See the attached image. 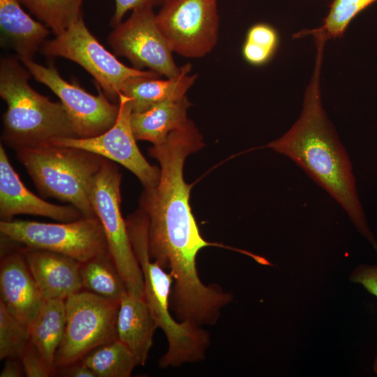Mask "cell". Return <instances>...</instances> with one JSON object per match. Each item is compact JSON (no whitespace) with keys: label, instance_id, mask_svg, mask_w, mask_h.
<instances>
[{"label":"cell","instance_id":"1","mask_svg":"<svg viewBox=\"0 0 377 377\" xmlns=\"http://www.w3.org/2000/svg\"><path fill=\"white\" fill-rule=\"evenodd\" d=\"M203 146L201 135L188 119L163 142L150 147L149 156L160 165V178L155 186L145 188L140 200L148 220L150 257L172 276L170 304L182 314L201 312L218 297L216 286L203 283L196 267L199 251L218 244L202 237L189 205L192 185L183 175L186 157Z\"/></svg>","mask_w":377,"mask_h":377},{"label":"cell","instance_id":"2","mask_svg":"<svg viewBox=\"0 0 377 377\" xmlns=\"http://www.w3.org/2000/svg\"><path fill=\"white\" fill-rule=\"evenodd\" d=\"M314 41V68L301 114L283 135L266 147L291 158L325 189L377 251V242L367 226L357 197L352 165L321 101L320 79L326 40L316 37Z\"/></svg>","mask_w":377,"mask_h":377},{"label":"cell","instance_id":"3","mask_svg":"<svg viewBox=\"0 0 377 377\" xmlns=\"http://www.w3.org/2000/svg\"><path fill=\"white\" fill-rule=\"evenodd\" d=\"M15 57L0 60V96L7 108L2 139L15 150L59 138H77L63 104L52 102L29 84V71Z\"/></svg>","mask_w":377,"mask_h":377},{"label":"cell","instance_id":"4","mask_svg":"<svg viewBox=\"0 0 377 377\" xmlns=\"http://www.w3.org/2000/svg\"><path fill=\"white\" fill-rule=\"evenodd\" d=\"M126 226L142 274L143 298L168 341V350L159 360V366L175 367L201 361L210 343L209 334L201 326L172 318L170 297L173 278L150 257L147 219L142 214H133L127 218Z\"/></svg>","mask_w":377,"mask_h":377},{"label":"cell","instance_id":"5","mask_svg":"<svg viewBox=\"0 0 377 377\" xmlns=\"http://www.w3.org/2000/svg\"><path fill=\"white\" fill-rule=\"evenodd\" d=\"M16 151L41 195L70 203L84 217H96L89 189L105 158L81 149L50 143Z\"/></svg>","mask_w":377,"mask_h":377},{"label":"cell","instance_id":"6","mask_svg":"<svg viewBox=\"0 0 377 377\" xmlns=\"http://www.w3.org/2000/svg\"><path fill=\"white\" fill-rule=\"evenodd\" d=\"M121 175L110 160L104 159L90 186L89 197L105 236L108 253L123 279L127 291L142 297V272L133 252L126 220L121 212Z\"/></svg>","mask_w":377,"mask_h":377},{"label":"cell","instance_id":"7","mask_svg":"<svg viewBox=\"0 0 377 377\" xmlns=\"http://www.w3.org/2000/svg\"><path fill=\"white\" fill-rule=\"evenodd\" d=\"M40 52L47 57H63L81 66L94 78L105 95L117 103L122 88L129 80L138 77H161L153 71L128 67L119 61L91 34L82 15L63 33L47 40Z\"/></svg>","mask_w":377,"mask_h":377},{"label":"cell","instance_id":"8","mask_svg":"<svg viewBox=\"0 0 377 377\" xmlns=\"http://www.w3.org/2000/svg\"><path fill=\"white\" fill-rule=\"evenodd\" d=\"M65 303L66 323L55 356L57 370L80 362L95 348L118 339L119 300L82 290L67 297Z\"/></svg>","mask_w":377,"mask_h":377},{"label":"cell","instance_id":"9","mask_svg":"<svg viewBox=\"0 0 377 377\" xmlns=\"http://www.w3.org/2000/svg\"><path fill=\"white\" fill-rule=\"evenodd\" d=\"M0 232L27 247L58 253L79 262L108 252L103 227L97 217H82L59 223L1 221Z\"/></svg>","mask_w":377,"mask_h":377},{"label":"cell","instance_id":"10","mask_svg":"<svg viewBox=\"0 0 377 377\" xmlns=\"http://www.w3.org/2000/svg\"><path fill=\"white\" fill-rule=\"evenodd\" d=\"M219 0H166L156 14L158 28L172 52L199 59L219 38Z\"/></svg>","mask_w":377,"mask_h":377},{"label":"cell","instance_id":"11","mask_svg":"<svg viewBox=\"0 0 377 377\" xmlns=\"http://www.w3.org/2000/svg\"><path fill=\"white\" fill-rule=\"evenodd\" d=\"M108 43L116 55L126 57L135 68H147L166 78L177 76L182 71L173 59L152 8L132 10L126 21L114 27Z\"/></svg>","mask_w":377,"mask_h":377},{"label":"cell","instance_id":"12","mask_svg":"<svg viewBox=\"0 0 377 377\" xmlns=\"http://www.w3.org/2000/svg\"><path fill=\"white\" fill-rule=\"evenodd\" d=\"M39 82L50 88L60 99L68 114L77 138L98 135L110 129L119 113V103L111 101L98 85L94 96L76 83L61 77L54 64L42 66L33 59H19Z\"/></svg>","mask_w":377,"mask_h":377},{"label":"cell","instance_id":"13","mask_svg":"<svg viewBox=\"0 0 377 377\" xmlns=\"http://www.w3.org/2000/svg\"><path fill=\"white\" fill-rule=\"evenodd\" d=\"M119 113L114 124L98 135L59 138L47 143L81 149L117 162L133 172L145 188L155 186L160 178V168L149 164L140 151L131 125L132 110L128 98L119 95Z\"/></svg>","mask_w":377,"mask_h":377},{"label":"cell","instance_id":"14","mask_svg":"<svg viewBox=\"0 0 377 377\" xmlns=\"http://www.w3.org/2000/svg\"><path fill=\"white\" fill-rule=\"evenodd\" d=\"M17 214H31L68 222L83 217L74 206L52 204L31 192L21 181L0 145V216L11 221Z\"/></svg>","mask_w":377,"mask_h":377},{"label":"cell","instance_id":"15","mask_svg":"<svg viewBox=\"0 0 377 377\" xmlns=\"http://www.w3.org/2000/svg\"><path fill=\"white\" fill-rule=\"evenodd\" d=\"M0 292L1 301L8 311L29 326L45 299L22 250L8 252L1 256Z\"/></svg>","mask_w":377,"mask_h":377},{"label":"cell","instance_id":"16","mask_svg":"<svg viewBox=\"0 0 377 377\" xmlns=\"http://www.w3.org/2000/svg\"><path fill=\"white\" fill-rule=\"evenodd\" d=\"M22 251L45 300H66L83 290L80 262L45 250L27 247Z\"/></svg>","mask_w":377,"mask_h":377},{"label":"cell","instance_id":"17","mask_svg":"<svg viewBox=\"0 0 377 377\" xmlns=\"http://www.w3.org/2000/svg\"><path fill=\"white\" fill-rule=\"evenodd\" d=\"M19 0H0L1 44L18 59H33L50 34L47 27L31 17Z\"/></svg>","mask_w":377,"mask_h":377},{"label":"cell","instance_id":"18","mask_svg":"<svg viewBox=\"0 0 377 377\" xmlns=\"http://www.w3.org/2000/svg\"><path fill=\"white\" fill-rule=\"evenodd\" d=\"M156 328L145 299L126 290L119 300L117 337L132 352L139 365H145L147 360Z\"/></svg>","mask_w":377,"mask_h":377},{"label":"cell","instance_id":"19","mask_svg":"<svg viewBox=\"0 0 377 377\" xmlns=\"http://www.w3.org/2000/svg\"><path fill=\"white\" fill-rule=\"evenodd\" d=\"M191 67L187 63L182 66L179 75L165 80L153 77L133 78L124 86L120 94L128 98L133 112L145 111L166 101L182 98L198 77L189 74Z\"/></svg>","mask_w":377,"mask_h":377},{"label":"cell","instance_id":"20","mask_svg":"<svg viewBox=\"0 0 377 377\" xmlns=\"http://www.w3.org/2000/svg\"><path fill=\"white\" fill-rule=\"evenodd\" d=\"M191 105L185 96L164 101L142 112H132L131 125L136 140L154 145L163 142L170 133L188 122L187 110Z\"/></svg>","mask_w":377,"mask_h":377},{"label":"cell","instance_id":"21","mask_svg":"<svg viewBox=\"0 0 377 377\" xmlns=\"http://www.w3.org/2000/svg\"><path fill=\"white\" fill-rule=\"evenodd\" d=\"M65 300H45L28 326L30 342L36 348L54 376L57 374L54 364L55 356L66 328Z\"/></svg>","mask_w":377,"mask_h":377},{"label":"cell","instance_id":"22","mask_svg":"<svg viewBox=\"0 0 377 377\" xmlns=\"http://www.w3.org/2000/svg\"><path fill=\"white\" fill-rule=\"evenodd\" d=\"M80 271L83 290L112 300H119L127 290L108 252L80 262Z\"/></svg>","mask_w":377,"mask_h":377},{"label":"cell","instance_id":"23","mask_svg":"<svg viewBox=\"0 0 377 377\" xmlns=\"http://www.w3.org/2000/svg\"><path fill=\"white\" fill-rule=\"evenodd\" d=\"M96 377H129L138 362L118 339L95 348L82 360Z\"/></svg>","mask_w":377,"mask_h":377},{"label":"cell","instance_id":"24","mask_svg":"<svg viewBox=\"0 0 377 377\" xmlns=\"http://www.w3.org/2000/svg\"><path fill=\"white\" fill-rule=\"evenodd\" d=\"M55 36L63 33L82 15L83 0H19Z\"/></svg>","mask_w":377,"mask_h":377},{"label":"cell","instance_id":"25","mask_svg":"<svg viewBox=\"0 0 377 377\" xmlns=\"http://www.w3.org/2000/svg\"><path fill=\"white\" fill-rule=\"evenodd\" d=\"M376 1L332 0L321 26L301 31L295 34V38L306 36L312 33L320 34L326 40L341 38L355 17Z\"/></svg>","mask_w":377,"mask_h":377},{"label":"cell","instance_id":"26","mask_svg":"<svg viewBox=\"0 0 377 377\" xmlns=\"http://www.w3.org/2000/svg\"><path fill=\"white\" fill-rule=\"evenodd\" d=\"M279 36L276 29L267 23H257L248 30L242 46L245 61L255 66L267 64L276 52Z\"/></svg>","mask_w":377,"mask_h":377},{"label":"cell","instance_id":"27","mask_svg":"<svg viewBox=\"0 0 377 377\" xmlns=\"http://www.w3.org/2000/svg\"><path fill=\"white\" fill-rule=\"evenodd\" d=\"M29 342L28 326L15 318L0 301V359L20 357Z\"/></svg>","mask_w":377,"mask_h":377},{"label":"cell","instance_id":"28","mask_svg":"<svg viewBox=\"0 0 377 377\" xmlns=\"http://www.w3.org/2000/svg\"><path fill=\"white\" fill-rule=\"evenodd\" d=\"M20 359L24 374L28 377H49L54 376L31 342L24 348L20 356Z\"/></svg>","mask_w":377,"mask_h":377},{"label":"cell","instance_id":"29","mask_svg":"<svg viewBox=\"0 0 377 377\" xmlns=\"http://www.w3.org/2000/svg\"><path fill=\"white\" fill-rule=\"evenodd\" d=\"M166 0H114L115 9L110 20V25L115 27L122 22L125 14L129 10L140 8L161 6Z\"/></svg>","mask_w":377,"mask_h":377},{"label":"cell","instance_id":"30","mask_svg":"<svg viewBox=\"0 0 377 377\" xmlns=\"http://www.w3.org/2000/svg\"><path fill=\"white\" fill-rule=\"evenodd\" d=\"M350 280L361 284L369 293L377 297V265H361L350 275Z\"/></svg>","mask_w":377,"mask_h":377},{"label":"cell","instance_id":"31","mask_svg":"<svg viewBox=\"0 0 377 377\" xmlns=\"http://www.w3.org/2000/svg\"><path fill=\"white\" fill-rule=\"evenodd\" d=\"M57 374L71 377H96L93 371L82 361L59 369Z\"/></svg>","mask_w":377,"mask_h":377},{"label":"cell","instance_id":"32","mask_svg":"<svg viewBox=\"0 0 377 377\" xmlns=\"http://www.w3.org/2000/svg\"><path fill=\"white\" fill-rule=\"evenodd\" d=\"M24 374L20 357L6 359V362L0 374L1 377H20Z\"/></svg>","mask_w":377,"mask_h":377}]
</instances>
